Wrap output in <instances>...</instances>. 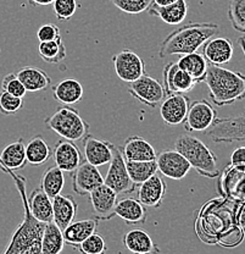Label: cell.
<instances>
[{"mask_svg":"<svg viewBox=\"0 0 245 254\" xmlns=\"http://www.w3.org/2000/svg\"><path fill=\"white\" fill-rule=\"evenodd\" d=\"M237 224L241 227H245V203H239L237 206Z\"/></svg>","mask_w":245,"mask_h":254,"instance_id":"f6af8a7d","label":"cell"},{"mask_svg":"<svg viewBox=\"0 0 245 254\" xmlns=\"http://www.w3.org/2000/svg\"><path fill=\"white\" fill-rule=\"evenodd\" d=\"M116 216L122 219L128 225H144L147 219L146 206L138 199L127 197L117 200L115 208Z\"/></svg>","mask_w":245,"mask_h":254,"instance_id":"d4e9b609","label":"cell"},{"mask_svg":"<svg viewBox=\"0 0 245 254\" xmlns=\"http://www.w3.org/2000/svg\"><path fill=\"white\" fill-rule=\"evenodd\" d=\"M0 57H1V49H0Z\"/></svg>","mask_w":245,"mask_h":254,"instance_id":"681fc988","label":"cell"},{"mask_svg":"<svg viewBox=\"0 0 245 254\" xmlns=\"http://www.w3.org/2000/svg\"><path fill=\"white\" fill-rule=\"evenodd\" d=\"M27 92H41L51 86V78L46 71L36 66H25L16 73Z\"/></svg>","mask_w":245,"mask_h":254,"instance_id":"83f0119b","label":"cell"},{"mask_svg":"<svg viewBox=\"0 0 245 254\" xmlns=\"http://www.w3.org/2000/svg\"><path fill=\"white\" fill-rule=\"evenodd\" d=\"M28 208L38 221L44 224L52 221V199L42 189L32 190L28 197Z\"/></svg>","mask_w":245,"mask_h":254,"instance_id":"f546056e","label":"cell"},{"mask_svg":"<svg viewBox=\"0 0 245 254\" xmlns=\"http://www.w3.org/2000/svg\"><path fill=\"white\" fill-rule=\"evenodd\" d=\"M44 124L60 137L72 142L81 141L89 133V124L82 118L80 111L70 105L59 108L46 119Z\"/></svg>","mask_w":245,"mask_h":254,"instance_id":"5b68a950","label":"cell"},{"mask_svg":"<svg viewBox=\"0 0 245 254\" xmlns=\"http://www.w3.org/2000/svg\"><path fill=\"white\" fill-rule=\"evenodd\" d=\"M147 11L150 15L159 17L167 25L177 26L186 20L187 14H188V4L186 0H177L173 4L165 5V6L152 4V6Z\"/></svg>","mask_w":245,"mask_h":254,"instance_id":"4316f807","label":"cell"},{"mask_svg":"<svg viewBox=\"0 0 245 254\" xmlns=\"http://www.w3.org/2000/svg\"><path fill=\"white\" fill-rule=\"evenodd\" d=\"M228 17L232 27L245 34V0H229Z\"/></svg>","mask_w":245,"mask_h":254,"instance_id":"8d00e7d4","label":"cell"},{"mask_svg":"<svg viewBox=\"0 0 245 254\" xmlns=\"http://www.w3.org/2000/svg\"><path fill=\"white\" fill-rule=\"evenodd\" d=\"M204 82L217 107H227L245 99V76L241 72L210 64Z\"/></svg>","mask_w":245,"mask_h":254,"instance_id":"3957f363","label":"cell"},{"mask_svg":"<svg viewBox=\"0 0 245 254\" xmlns=\"http://www.w3.org/2000/svg\"><path fill=\"white\" fill-rule=\"evenodd\" d=\"M61 37V31L55 23H46L37 31V38L39 42H50Z\"/></svg>","mask_w":245,"mask_h":254,"instance_id":"7bdbcfd3","label":"cell"},{"mask_svg":"<svg viewBox=\"0 0 245 254\" xmlns=\"http://www.w3.org/2000/svg\"><path fill=\"white\" fill-rule=\"evenodd\" d=\"M76 250L81 254H106L107 245L101 235L94 232L93 235L86 238L81 245H78Z\"/></svg>","mask_w":245,"mask_h":254,"instance_id":"74e56055","label":"cell"},{"mask_svg":"<svg viewBox=\"0 0 245 254\" xmlns=\"http://www.w3.org/2000/svg\"><path fill=\"white\" fill-rule=\"evenodd\" d=\"M157 170L172 180H182L189 174L192 166L178 150L166 149L156 155Z\"/></svg>","mask_w":245,"mask_h":254,"instance_id":"7c38bea8","label":"cell"},{"mask_svg":"<svg viewBox=\"0 0 245 254\" xmlns=\"http://www.w3.org/2000/svg\"><path fill=\"white\" fill-rule=\"evenodd\" d=\"M114 144L109 141H102L92 136L91 133L87 134L83 138V150L86 161L94 166H102L110 164L114 155Z\"/></svg>","mask_w":245,"mask_h":254,"instance_id":"ac0fdd59","label":"cell"},{"mask_svg":"<svg viewBox=\"0 0 245 254\" xmlns=\"http://www.w3.org/2000/svg\"><path fill=\"white\" fill-rule=\"evenodd\" d=\"M1 91L7 92V93L15 95V97L23 98L26 94V88L17 77L16 73H9L5 76L1 81Z\"/></svg>","mask_w":245,"mask_h":254,"instance_id":"b9f144b4","label":"cell"},{"mask_svg":"<svg viewBox=\"0 0 245 254\" xmlns=\"http://www.w3.org/2000/svg\"><path fill=\"white\" fill-rule=\"evenodd\" d=\"M128 93L149 108H156L166 98L163 84L147 73H144L137 81L130 83Z\"/></svg>","mask_w":245,"mask_h":254,"instance_id":"ba28073f","label":"cell"},{"mask_svg":"<svg viewBox=\"0 0 245 254\" xmlns=\"http://www.w3.org/2000/svg\"><path fill=\"white\" fill-rule=\"evenodd\" d=\"M51 158L54 159L55 165L64 173H73L84 161L80 148L72 141L64 138L55 144Z\"/></svg>","mask_w":245,"mask_h":254,"instance_id":"e0dca14e","label":"cell"},{"mask_svg":"<svg viewBox=\"0 0 245 254\" xmlns=\"http://www.w3.org/2000/svg\"><path fill=\"white\" fill-rule=\"evenodd\" d=\"M177 0H154L155 5H159V6H165V5H170L176 2Z\"/></svg>","mask_w":245,"mask_h":254,"instance_id":"7dc6e473","label":"cell"},{"mask_svg":"<svg viewBox=\"0 0 245 254\" xmlns=\"http://www.w3.org/2000/svg\"><path fill=\"white\" fill-rule=\"evenodd\" d=\"M128 175L136 186H139L147 179L156 174V160L150 161H126Z\"/></svg>","mask_w":245,"mask_h":254,"instance_id":"d590c367","label":"cell"},{"mask_svg":"<svg viewBox=\"0 0 245 254\" xmlns=\"http://www.w3.org/2000/svg\"><path fill=\"white\" fill-rule=\"evenodd\" d=\"M64 247L62 230L54 221L47 222L42 237V254H60Z\"/></svg>","mask_w":245,"mask_h":254,"instance_id":"d6a6232c","label":"cell"},{"mask_svg":"<svg viewBox=\"0 0 245 254\" xmlns=\"http://www.w3.org/2000/svg\"><path fill=\"white\" fill-rule=\"evenodd\" d=\"M65 186V174L60 168L50 166L43 173L41 180V189L46 192L47 195L50 198H54L56 195L61 194Z\"/></svg>","mask_w":245,"mask_h":254,"instance_id":"836d02e7","label":"cell"},{"mask_svg":"<svg viewBox=\"0 0 245 254\" xmlns=\"http://www.w3.org/2000/svg\"><path fill=\"white\" fill-rule=\"evenodd\" d=\"M220 32V28L212 22H191L181 26L172 31L161 43L159 57L163 58L171 55H186L197 52Z\"/></svg>","mask_w":245,"mask_h":254,"instance_id":"7a4b0ae2","label":"cell"},{"mask_svg":"<svg viewBox=\"0 0 245 254\" xmlns=\"http://www.w3.org/2000/svg\"><path fill=\"white\" fill-rule=\"evenodd\" d=\"M52 10L57 20L67 21L77 11V0H55Z\"/></svg>","mask_w":245,"mask_h":254,"instance_id":"60d3db41","label":"cell"},{"mask_svg":"<svg viewBox=\"0 0 245 254\" xmlns=\"http://www.w3.org/2000/svg\"><path fill=\"white\" fill-rule=\"evenodd\" d=\"M162 76L166 94H187L197 84L186 71L182 70L177 63H168L163 67Z\"/></svg>","mask_w":245,"mask_h":254,"instance_id":"2e32d148","label":"cell"},{"mask_svg":"<svg viewBox=\"0 0 245 254\" xmlns=\"http://www.w3.org/2000/svg\"><path fill=\"white\" fill-rule=\"evenodd\" d=\"M26 164V144L22 138L7 144L0 153V170L4 173L21 170Z\"/></svg>","mask_w":245,"mask_h":254,"instance_id":"603a6c76","label":"cell"},{"mask_svg":"<svg viewBox=\"0 0 245 254\" xmlns=\"http://www.w3.org/2000/svg\"><path fill=\"white\" fill-rule=\"evenodd\" d=\"M52 157V150L42 136H36L26 145V159L30 165L41 166L48 163Z\"/></svg>","mask_w":245,"mask_h":254,"instance_id":"1f68e13d","label":"cell"},{"mask_svg":"<svg viewBox=\"0 0 245 254\" xmlns=\"http://www.w3.org/2000/svg\"><path fill=\"white\" fill-rule=\"evenodd\" d=\"M38 53L43 62L48 64H59L66 59V47L62 38L50 42H41L38 46Z\"/></svg>","mask_w":245,"mask_h":254,"instance_id":"e575fe53","label":"cell"},{"mask_svg":"<svg viewBox=\"0 0 245 254\" xmlns=\"http://www.w3.org/2000/svg\"><path fill=\"white\" fill-rule=\"evenodd\" d=\"M177 65L180 66L182 70L186 71L196 83L204 82L207 67H209V63L205 59L204 55L199 54L196 52L192 53V54L181 55Z\"/></svg>","mask_w":245,"mask_h":254,"instance_id":"4dcf8cb0","label":"cell"},{"mask_svg":"<svg viewBox=\"0 0 245 254\" xmlns=\"http://www.w3.org/2000/svg\"><path fill=\"white\" fill-rule=\"evenodd\" d=\"M117 193L102 184L89 194L93 214L97 220L106 221L116 216L115 208L117 203Z\"/></svg>","mask_w":245,"mask_h":254,"instance_id":"9a60e30c","label":"cell"},{"mask_svg":"<svg viewBox=\"0 0 245 254\" xmlns=\"http://www.w3.org/2000/svg\"><path fill=\"white\" fill-rule=\"evenodd\" d=\"M115 72L121 81L132 83L146 73V63L137 53L123 49L112 57Z\"/></svg>","mask_w":245,"mask_h":254,"instance_id":"30bf717a","label":"cell"},{"mask_svg":"<svg viewBox=\"0 0 245 254\" xmlns=\"http://www.w3.org/2000/svg\"><path fill=\"white\" fill-rule=\"evenodd\" d=\"M54 1L55 0H28L30 5L32 6H48Z\"/></svg>","mask_w":245,"mask_h":254,"instance_id":"bcb514c9","label":"cell"},{"mask_svg":"<svg viewBox=\"0 0 245 254\" xmlns=\"http://www.w3.org/2000/svg\"><path fill=\"white\" fill-rule=\"evenodd\" d=\"M217 120V110L206 99L194 100L189 105L183 125L187 132L207 131Z\"/></svg>","mask_w":245,"mask_h":254,"instance_id":"9c48e42d","label":"cell"},{"mask_svg":"<svg viewBox=\"0 0 245 254\" xmlns=\"http://www.w3.org/2000/svg\"><path fill=\"white\" fill-rule=\"evenodd\" d=\"M206 136L216 143L245 142V113L231 118H217Z\"/></svg>","mask_w":245,"mask_h":254,"instance_id":"8992f818","label":"cell"},{"mask_svg":"<svg viewBox=\"0 0 245 254\" xmlns=\"http://www.w3.org/2000/svg\"><path fill=\"white\" fill-rule=\"evenodd\" d=\"M166 193H167V185L165 180L155 174L143 184L139 185L138 200L144 206L159 208L165 199Z\"/></svg>","mask_w":245,"mask_h":254,"instance_id":"d6986e66","label":"cell"},{"mask_svg":"<svg viewBox=\"0 0 245 254\" xmlns=\"http://www.w3.org/2000/svg\"><path fill=\"white\" fill-rule=\"evenodd\" d=\"M14 180L23 205V219L12 234L2 254H42V237L46 224L37 220L28 208L26 179L14 171H7Z\"/></svg>","mask_w":245,"mask_h":254,"instance_id":"6da1fadb","label":"cell"},{"mask_svg":"<svg viewBox=\"0 0 245 254\" xmlns=\"http://www.w3.org/2000/svg\"><path fill=\"white\" fill-rule=\"evenodd\" d=\"M231 165L234 169L245 173V147H238L231 155Z\"/></svg>","mask_w":245,"mask_h":254,"instance_id":"ee69618b","label":"cell"},{"mask_svg":"<svg viewBox=\"0 0 245 254\" xmlns=\"http://www.w3.org/2000/svg\"><path fill=\"white\" fill-rule=\"evenodd\" d=\"M239 46L243 48V52L245 54V38H243V37H242V38H239Z\"/></svg>","mask_w":245,"mask_h":254,"instance_id":"c3c4849f","label":"cell"},{"mask_svg":"<svg viewBox=\"0 0 245 254\" xmlns=\"http://www.w3.org/2000/svg\"><path fill=\"white\" fill-rule=\"evenodd\" d=\"M104 184V176L98 166L83 161L72 173V190L78 195H89Z\"/></svg>","mask_w":245,"mask_h":254,"instance_id":"8fae6325","label":"cell"},{"mask_svg":"<svg viewBox=\"0 0 245 254\" xmlns=\"http://www.w3.org/2000/svg\"><path fill=\"white\" fill-rule=\"evenodd\" d=\"M126 161H150L156 160V152L154 147L143 137L131 136L123 142L120 148Z\"/></svg>","mask_w":245,"mask_h":254,"instance_id":"44dd1931","label":"cell"},{"mask_svg":"<svg viewBox=\"0 0 245 254\" xmlns=\"http://www.w3.org/2000/svg\"><path fill=\"white\" fill-rule=\"evenodd\" d=\"M233 44L225 37H212L202 46V55L211 65L222 66L228 64L233 58Z\"/></svg>","mask_w":245,"mask_h":254,"instance_id":"ffe728a7","label":"cell"},{"mask_svg":"<svg viewBox=\"0 0 245 254\" xmlns=\"http://www.w3.org/2000/svg\"><path fill=\"white\" fill-rule=\"evenodd\" d=\"M77 202L70 194H59L52 198V221L64 231L77 216Z\"/></svg>","mask_w":245,"mask_h":254,"instance_id":"7402d4cb","label":"cell"},{"mask_svg":"<svg viewBox=\"0 0 245 254\" xmlns=\"http://www.w3.org/2000/svg\"><path fill=\"white\" fill-rule=\"evenodd\" d=\"M111 2L122 12L138 15L147 11L154 4V0H111Z\"/></svg>","mask_w":245,"mask_h":254,"instance_id":"f35d334b","label":"cell"},{"mask_svg":"<svg viewBox=\"0 0 245 254\" xmlns=\"http://www.w3.org/2000/svg\"><path fill=\"white\" fill-rule=\"evenodd\" d=\"M22 105V98L15 97L5 91L0 92V114H2L4 116L14 115L21 110Z\"/></svg>","mask_w":245,"mask_h":254,"instance_id":"ab89813d","label":"cell"},{"mask_svg":"<svg viewBox=\"0 0 245 254\" xmlns=\"http://www.w3.org/2000/svg\"><path fill=\"white\" fill-rule=\"evenodd\" d=\"M221 195L238 203H245V173L234 169L229 164L218 181Z\"/></svg>","mask_w":245,"mask_h":254,"instance_id":"5bb4252c","label":"cell"},{"mask_svg":"<svg viewBox=\"0 0 245 254\" xmlns=\"http://www.w3.org/2000/svg\"><path fill=\"white\" fill-rule=\"evenodd\" d=\"M122 243L132 254H160V248L155 245L150 235L142 229H133L126 232L122 237Z\"/></svg>","mask_w":245,"mask_h":254,"instance_id":"cb8c5ba5","label":"cell"},{"mask_svg":"<svg viewBox=\"0 0 245 254\" xmlns=\"http://www.w3.org/2000/svg\"><path fill=\"white\" fill-rule=\"evenodd\" d=\"M191 99L187 94H168L160 104V115L168 126H177L184 123Z\"/></svg>","mask_w":245,"mask_h":254,"instance_id":"4fadbf2b","label":"cell"},{"mask_svg":"<svg viewBox=\"0 0 245 254\" xmlns=\"http://www.w3.org/2000/svg\"><path fill=\"white\" fill-rule=\"evenodd\" d=\"M97 229H98L97 219H82V220L72 221L62 231L65 245L71 246L76 250L86 238L97 232Z\"/></svg>","mask_w":245,"mask_h":254,"instance_id":"484cf974","label":"cell"},{"mask_svg":"<svg viewBox=\"0 0 245 254\" xmlns=\"http://www.w3.org/2000/svg\"><path fill=\"white\" fill-rule=\"evenodd\" d=\"M84 88L81 82L71 77L62 79L52 88L55 100L64 105L77 104L82 100Z\"/></svg>","mask_w":245,"mask_h":254,"instance_id":"f1b7e54d","label":"cell"},{"mask_svg":"<svg viewBox=\"0 0 245 254\" xmlns=\"http://www.w3.org/2000/svg\"><path fill=\"white\" fill-rule=\"evenodd\" d=\"M114 155L112 160L110 161L109 170L104 177V185L114 190L117 194H130L136 190V185L131 180L128 175L127 166H126V159L121 153L120 147L114 144Z\"/></svg>","mask_w":245,"mask_h":254,"instance_id":"52a82bcc","label":"cell"},{"mask_svg":"<svg viewBox=\"0 0 245 254\" xmlns=\"http://www.w3.org/2000/svg\"><path fill=\"white\" fill-rule=\"evenodd\" d=\"M175 149L178 150L189 161L192 168L196 169V173L201 176L209 177V179L220 176L217 157L197 137L192 136V134L180 136L175 142Z\"/></svg>","mask_w":245,"mask_h":254,"instance_id":"277c9868","label":"cell"}]
</instances>
